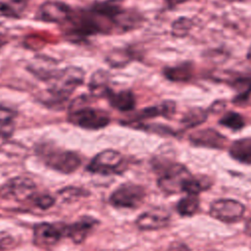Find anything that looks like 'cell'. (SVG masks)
<instances>
[{
	"mask_svg": "<svg viewBox=\"0 0 251 251\" xmlns=\"http://www.w3.org/2000/svg\"><path fill=\"white\" fill-rule=\"evenodd\" d=\"M84 77L85 72L77 66H68L59 70L56 75L47 82L48 88L41 102L51 108L61 109L75 90L83 83Z\"/></svg>",
	"mask_w": 251,
	"mask_h": 251,
	"instance_id": "cell-1",
	"label": "cell"
},
{
	"mask_svg": "<svg viewBox=\"0 0 251 251\" xmlns=\"http://www.w3.org/2000/svg\"><path fill=\"white\" fill-rule=\"evenodd\" d=\"M91 98H93L91 95L83 94L75 98L70 103L69 123L88 130L102 129L110 124L111 118L108 112L89 105Z\"/></svg>",
	"mask_w": 251,
	"mask_h": 251,
	"instance_id": "cell-2",
	"label": "cell"
},
{
	"mask_svg": "<svg viewBox=\"0 0 251 251\" xmlns=\"http://www.w3.org/2000/svg\"><path fill=\"white\" fill-rule=\"evenodd\" d=\"M35 152L46 167L61 174H72L81 165V157L78 153L64 150L51 143L36 144Z\"/></svg>",
	"mask_w": 251,
	"mask_h": 251,
	"instance_id": "cell-3",
	"label": "cell"
},
{
	"mask_svg": "<svg viewBox=\"0 0 251 251\" xmlns=\"http://www.w3.org/2000/svg\"><path fill=\"white\" fill-rule=\"evenodd\" d=\"M155 169L161 172V176L157 180L158 187L166 194L183 192L184 183L191 176L187 168L178 163H169Z\"/></svg>",
	"mask_w": 251,
	"mask_h": 251,
	"instance_id": "cell-4",
	"label": "cell"
},
{
	"mask_svg": "<svg viewBox=\"0 0 251 251\" xmlns=\"http://www.w3.org/2000/svg\"><path fill=\"white\" fill-rule=\"evenodd\" d=\"M145 196V188L142 185L125 182L111 193L109 203L115 208L136 209L143 203Z\"/></svg>",
	"mask_w": 251,
	"mask_h": 251,
	"instance_id": "cell-5",
	"label": "cell"
},
{
	"mask_svg": "<svg viewBox=\"0 0 251 251\" xmlns=\"http://www.w3.org/2000/svg\"><path fill=\"white\" fill-rule=\"evenodd\" d=\"M73 10L69 4L63 1L47 0L39 5L34 19L46 24L63 25L71 18Z\"/></svg>",
	"mask_w": 251,
	"mask_h": 251,
	"instance_id": "cell-6",
	"label": "cell"
},
{
	"mask_svg": "<svg viewBox=\"0 0 251 251\" xmlns=\"http://www.w3.org/2000/svg\"><path fill=\"white\" fill-rule=\"evenodd\" d=\"M124 163L123 155L114 149H106L96 154L86 166L85 170L91 174L109 176L118 174Z\"/></svg>",
	"mask_w": 251,
	"mask_h": 251,
	"instance_id": "cell-7",
	"label": "cell"
},
{
	"mask_svg": "<svg viewBox=\"0 0 251 251\" xmlns=\"http://www.w3.org/2000/svg\"><path fill=\"white\" fill-rule=\"evenodd\" d=\"M245 206L233 199H217L210 205V216L226 224L239 222L244 215Z\"/></svg>",
	"mask_w": 251,
	"mask_h": 251,
	"instance_id": "cell-8",
	"label": "cell"
},
{
	"mask_svg": "<svg viewBox=\"0 0 251 251\" xmlns=\"http://www.w3.org/2000/svg\"><path fill=\"white\" fill-rule=\"evenodd\" d=\"M33 244L42 249H49L59 243L65 236L64 224L62 223H38L33 226Z\"/></svg>",
	"mask_w": 251,
	"mask_h": 251,
	"instance_id": "cell-9",
	"label": "cell"
},
{
	"mask_svg": "<svg viewBox=\"0 0 251 251\" xmlns=\"http://www.w3.org/2000/svg\"><path fill=\"white\" fill-rule=\"evenodd\" d=\"M35 182L26 176H15L6 181L2 187V196L15 201L27 200L35 193Z\"/></svg>",
	"mask_w": 251,
	"mask_h": 251,
	"instance_id": "cell-10",
	"label": "cell"
},
{
	"mask_svg": "<svg viewBox=\"0 0 251 251\" xmlns=\"http://www.w3.org/2000/svg\"><path fill=\"white\" fill-rule=\"evenodd\" d=\"M176 102L173 100H166L162 103L154 106H149L143 108L136 113H134L130 118L126 121H123V125L130 126L133 124L141 123L144 120L157 118V117H164V118H171L176 112Z\"/></svg>",
	"mask_w": 251,
	"mask_h": 251,
	"instance_id": "cell-11",
	"label": "cell"
},
{
	"mask_svg": "<svg viewBox=\"0 0 251 251\" xmlns=\"http://www.w3.org/2000/svg\"><path fill=\"white\" fill-rule=\"evenodd\" d=\"M170 213L163 208H153L143 212L135 221L136 226L141 230H157L169 226Z\"/></svg>",
	"mask_w": 251,
	"mask_h": 251,
	"instance_id": "cell-12",
	"label": "cell"
},
{
	"mask_svg": "<svg viewBox=\"0 0 251 251\" xmlns=\"http://www.w3.org/2000/svg\"><path fill=\"white\" fill-rule=\"evenodd\" d=\"M58 62L45 55L34 56L26 65V70L35 77L48 82L59 72Z\"/></svg>",
	"mask_w": 251,
	"mask_h": 251,
	"instance_id": "cell-13",
	"label": "cell"
},
{
	"mask_svg": "<svg viewBox=\"0 0 251 251\" xmlns=\"http://www.w3.org/2000/svg\"><path fill=\"white\" fill-rule=\"evenodd\" d=\"M98 223L99 221L91 216H83L70 225L64 224L65 236L70 238L75 244H80Z\"/></svg>",
	"mask_w": 251,
	"mask_h": 251,
	"instance_id": "cell-14",
	"label": "cell"
},
{
	"mask_svg": "<svg viewBox=\"0 0 251 251\" xmlns=\"http://www.w3.org/2000/svg\"><path fill=\"white\" fill-rule=\"evenodd\" d=\"M224 80L236 91V95L232 99L233 103H244L251 94V72H227V77Z\"/></svg>",
	"mask_w": 251,
	"mask_h": 251,
	"instance_id": "cell-15",
	"label": "cell"
},
{
	"mask_svg": "<svg viewBox=\"0 0 251 251\" xmlns=\"http://www.w3.org/2000/svg\"><path fill=\"white\" fill-rule=\"evenodd\" d=\"M189 140L196 146L222 149L226 144V138L214 128L195 130L189 134Z\"/></svg>",
	"mask_w": 251,
	"mask_h": 251,
	"instance_id": "cell-16",
	"label": "cell"
},
{
	"mask_svg": "<svg viewBox=\"0 0 251 251\" xmlns=\"http://www.w3.org/2000/svg\"><path fill=\"white\" fill-rule=\"evenodd\" d=\"M144 23L143 15L133 8H123L115 20V27L121 32H128L139 28Z\"/></svg>",
	"mask_w": 251,
	"mask_h": 251,
	"instance_id": "cell-17",
	"label": "cell"
},
{
	"mask_svg": "<svg viewBox=\"0 0 251 251\" xmlns=\"http://www.w3.org/2000/svg\"><path fill=\"white\" fill-rule=\"evenodd\" d=\"M105 98L113 108L121 112L132 111L136 106L135 95L130 89L115 91L111 88Z\"/></svg>",
	"mask_w": 251,
	"mask_h": 251,
	"instance_id": "cell-18",
	"label": "cell"
},
{
	"mask_svg": "<svg viewBox=\"0 0 251 251\" xmlns=\"http://www.w3.org/2000/svg\"><path fill=\"white\" fill-rule=\"evenodd\" d=\"M110 78L109 72L104 69H98L93 72L88 82L89 95L93 98H105L111 89Z\"/></svg>",
	"mask_w": 251,
	"mask_h": 251,
	"instance_id": "cell-19",
	"label": "cell"
},
{
	"mask_svg": "<svg viewBox=\"0 0 251 251\" xmlns=\"http://www.w3.org/2000/svg\"><path fill=\"white\" fill-rule=\"evenodd\" d=\"M162 73L165 78L170 81L186 82L193 76L194 65L190 61H184L176 66L165 67Z\"/></svg>",
	"mask_w": 251,
	"mask_h": 251,
	"instance_id": "cell-20",
	"label": "cell"
},
{
	"mask_svg": "<svg viewBox=\"0 0 251 251\" xmlns=\"http://www.w3.org/2000/svg\"><path fill=\"white\" fill-rule=\"evenodd\" d=\"M228 153L235 161L251 165V137H244L233 141L228 148Z\"/></svg>",
	"mask_w": 251,
	"mask_h": 251,
	"instance_id": "cell-21",
	"label": "cell"
},
{
	"mask_svg": "<svg viewBox=\"0 0 251 251\" xmlns=\"http://www.w3.org/2000/svg\"><path fill=\"white\" fill-rule=\"evenodd\" d=\"M134 59L129 47L114 48L105 56L106 63L113 69H122L127 66Z\"/></svg>",
	"mask_w": 251,
	"mask_h": 251,
	"instance_id": "cell-22",
	"label": "cell"
},
{
	"mask_svg": "<svg viewBox=\"0 0 251 251\" xmlns=\"http://www.w3.org/2000/svg\"><path fill=\"white\" fill-rule=\"evenodd\" d=\"M28 0H0V18L20 19L27 8Z\"/></svg>",
	"mask_w": 251,
	"mask_h": 251,
	"instance_id": "cell-23",
	"label": "cell"
},
{
	"mask_svg": "<svg viewBox=\"0 0 251 251\" xmlns=\"http://www.w3.org/2000/svg\"><path fill=\"white\" fill-rule=\"evenodd\" d=\"M212 186V180L209 176L199 175V176H190L184 183L183 192L187 194L198 195L199 193L209 189Z\"/></svg>",
	"mask_w": 251,
	"mask_h": 251,
	"instance_id": "cell-24",
	"label": "cell"
},
{
	"mask_svg": "<svg viewBox=\"0 0 251 251\" xmlns=\"http://www.w3.org/2000/svg\"><path fill=\"white\" fill-rule=\"evenodd\" d=\"M208 117V111L200 108L194 107L189 109L182 117L181 124L184 126L185 128H191L203 124Z\"/></svg>",
	"mask_w": 251,
	"mask_h": 251,
	"instance_id": "cell-25",
	"label": "cell"
},
{
	"mask_svg": "<svg viewBox=\"0 0 251 251\" xmlns=\"http://www.w3.org/2000/svg\"><path fill=\"white\" fill-rule=\"evenodd\" d=\"M200 201L197 195L187 194V196L182 197L176 204V211L181 217H191L199 209Z\"/></svg>",
	"mask_w": 251,
	"mask_h": 251,
	"instance_id": "cell-26",
	"label": "cell"
},
{
	"mask_svg": "<svg viewBox=\"0 0 251 251\" xmlns=\"http://www.w3.org/2000/svg\"><path fill=\"white\" fill-rule=\"evenodd\" d=\"M193 26L194 22L192 19L187 17H179L172 23L171 34L175 38H184L189 34Z\"/></svg>",
	"mask_w": 251,
	"mask_h": 251,
	"instance_id": "cell-27",
	"label": "cell"
},
{
	"mask_svg": "<svg viewBox=\"0 0 251 251\" xmlns=\"http://www.w3.org/2000/svg\"><path fill=\"white\" fill-rule=\"evenodd\" d=\"M219 124L232 130H239L245 126L243 117L239 113L233 111H228L223 115V117L219 120Z\"/></svg>",
	"mask_w": 251,
	"mask_h": 251,
	"instance_id": "cell-28",
	"label": "cell"
},
{
	"mask_svg": "<svg viewBox=\"0 0 251 251\" xmlns=\"http://www.w3.org/2000/svg\"><path fill=\"white\" fill-rule=\"evenodd\" d=\"M58 194L61 196L62 199L65 201H72L75 200L81 197H86L89 195V192L87 190H84L83 188L76 187V186H66L58 191Z\"/></svg>",
	"mask_w": 251,
	"mask_h": 251,
	"instance_id": "cell-29",
	"label": "cell"
},
{
	"mask_svg": "<svg viewBox=\"0 0 251 251\" xmlns=\"http://www.w3.org/2000/svg\"><path fill=\"white\" fill-rule=\"evenodd\" d=\"M30 199H31L32 203L34 204V206L41 210H47V209L53 207L56 203V199L49 194L35 195V193H34Z\"/></svg>",
	"mask_w": 251,
	"mask_h": 251,
	"instance_id": "cell-30",
	"label": "cell"
},
{
	"mask_svg": "<svg viewBox=\"0 0 251 251\" xmlns=\"http://www.w3.org/2000/svg\"><path fill=\"white\" fill-rule=\"evenodd\" d=\"M16 117V113L4 106H0V126H7L13 124V121Z\"/></svg>",
	"mask_w": 251,
	"mask_h": 251,
	"instance_id": "cell-31",
	"label": "cell"
},
{
	"mask_svg": "<svg viewBox=\"0 0 251 251\" xmlns=\"http://www.w3.org/2000/svg\"><path fill=\"white\" fill-rule=\"evenodd\" d=\"M16 245L15 238L5 231H0V251H5L13 248Z\"/></svg>",
	"mask_w": 251,
	"mask_h": 251,
	"instance_id": "cell-32",
	"label": "cell"
},
{
	"mask_svg": "<svg viewBox=\"0 0 251 251\" xmlns=\"http://www.w3.org/2000/svg\"><path fill=\"white\" fill-rule=\"evenodd\" d=\"M13 132V126L7 125V126H0V148L5 144L7 139L11 136Z\"/></svg>",
	"mask_w": 251,
	"mask_h": 251,
	"instance_id": "cell-33",
	"label": "cell"
},
{
	"mask_svg": "<svg viewBox=\"0 0 251 251\" xmlns=\"http://www.w3.org/2000/svg\"><path fill=\"white\" fill-rule=\"evenodd\" d=\"M165 251H190V249L181 241H174L167 247Z\"/></svg>",
	"mask_w": 251,
	"mask_h": 251,
	"instance_id": "cell-34",
	"label": "cell"
},
{
	"mask_svg": "<svg viewBox=\"0 0 251 251\" xmlns=\"http://www.w3.org/2000/svg\"><path fill=\"white\" fill-rule=\"evenodd\" d=\"M164 3H165V7L168 9V10H174L176 9L177 6L179 5H182L190 0H163Z\"/></svg>",
	"mask_w": 251,
	"mask_h": 251,
	"instance_id": "cell-35",
	"label": "cell"
},
{
	"mask_svg": "<svg viewBox=\"0 0 251 251\" xmlns=\"http://www.w3.org/2000/svg\"><path fill=\"white\" fill-rule=\"evenodd\" d=\"M225 102L222 101V100H219V101H216L213 103V105L211 106V110L213 112H220L222 111L224 108H225Z\"/></svg>",
	"mask_w": 251,
	"mask_h": 251,
	"instance_id": "cell-36",
	"label": "cell"
},
{
	"mask_svg": "<svg viewBox=\"0 0 251 251\" xmlns=\"http://www.w3.org/2000/svg\"><path fill=\"white\" fill-rule=\"evenodd\" d=\"M9 43V38L6 34L0 32V50Z\"/></svg>",
	"mask_w": 251,
	"mask_h": 251,
	"instance_id": "cell-37",
	"label": "cell"
},
{
	"mask_svg": "<svg viewBox=\"0 0 251 251\" xmlns=\"http://www.w3.org/2000/svg\"><path fill=\"white\" fill-rule=\"evenodd\" d=\"M244 232L248 235L251 236V218L246 222L245 226H244Z\"/></svg>",
	"mask_w": 251,
	"mask_h": 251,
	"instance_id": "cell-38",
	"label": "cell"
},
{
	"mask_svg": "<svg viewBox=\"0 0 251 251\" xmlns=\"http://www.w3.org/2000/svg\"><path fill=\"white\" fill-rule=\"evenodd\" d=\"M246 58L248 60H251V45L248 48V51H247V54H246Z\"/></svg>",
	"mask_w": 251,
	"mask_h": 251,
	"instance_id": "cell-39",
	"label": "cell"
},
{
	"mask_svg": "<svg viewBox=\"0 0 251 251\" xmlns=\"http://www.w3.org/2000/svg\"><path fill=\"white\" fill-rule=\"evenodd\" d=\"M211 251H216V250H211Z\"/></svg>",
	"mask_w": 251,
	"mask_h": 251,
	"instance_id": "cell-40",
	"label": "cell"
}]
</instances>
